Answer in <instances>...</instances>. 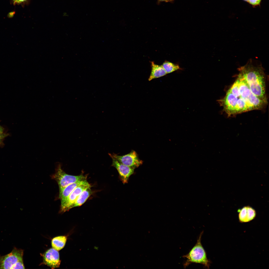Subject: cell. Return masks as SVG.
I'll list each match as a JSON object with an SVG mask.
<instances>
[{"mask_svg": "<svg viewBox=\"0 0 269 269\" xmlns=\"http://www.w3.org/2000/svg\"><path fill=\"white\" fill-rule=\"evenodd\" d=\"M238 70V75L244 79L253 94L261 99L267 101L265 76L262 65L255 66L251 60Z\"/></svg>", "mask_w": 269, "mask_h": 269, "instance_id": "obj_1", "label": "cell"}, {"mask_svg": "<svg viewBox=\"0 0 269 269\" xmlns=\"http://www.w3.org/2000/svg\"><path fill=\"white\" fill-rule=\"evenodd\" d=\"M219 102L229 116L254 110L240 93L236 80L228 90L225 97L219 100Z\"/></svg>", "mask_w": 269, "mask_h": 269, "instance_id": "obj_2", "label": "cell"}, {"mask_svg": "<svg viewBox=\"0 0 269 269\" xmlns=\"http://www.w3.org/2000/svg\"><path fill=\"white\" fill-rule=\"evenodd\" d=\"M203 233L202 231L201 233L196 244L189 253L183 256V258L186 259L183 264L185 268L192 263L201 264L205 268H209L211 262L208 259L206 251L201 242Z\"/></svg>", "mask_w": 269, "mask_h": 269, "instance_id": "obj_3", "label": "cell"}, {"mask_svg": "<svg viewBox=\"0 0 269 269\" xmlns=\"http://www.w3.org/2000/svg\"><path fill=\"white\" fill-rule=\"evenodd\" d=\"M23 250L15 247L9 253L0 255V269H24L23 257Z\"/></svg>", "mask_w": 269, "mask_h": 269, "instance_id": "obj_4", "label": "cell"}, {"mask_svg": "<svg viewBox=\"0 0 269 269\" xmlns=\"http://www.w3.org/2000/svg\"><path fill=\"white\" fill-rule=\"evenodd\" d=\"M236 80L241 94L254 110L260 109L263 108L267 101L261 99L254 95L245 80L241 77L238 75Z\"/></svg>", "mask_w": 269, "mask_h": 269, "instance_id": "obj_5", "label": "cell"}, {"mask_svg": "<svg viewBox=\"0 0 269 269\" xmlns=\"http://www.w3.org/2000/svg\"><path fill=\"white\" fill-rule=\"evenodd\" d=\"M52 178L57 182L60 191L70 184L86 180V177L82 175L75 176L68 174L62 170L60 165H59Z\"/></svg>", "mask_w": 269, "mask_h": 269, "instance_id": "obj_6", "label": "cell"}, {"mask_svg": "<svg viewBox=\"0 0 269 269\" xmlns=\"http://www.w3.org/2000/svg\"><path fill=\"white\" fill-rule=\"evenodd\" d=\"M89 187H90L91 186L86 180L75 188L64 202L61 204L60 213H64L71 208L72 206L81 193Z\"/></svg>", "mask_w": 269, "mask_h": 269, "instance_id": "obj_7", "label": "cell"}, {"mask_svg": "<svg viewBox=\"0 0 269 269\" xmlns=\"http://www.w3.org/2000/svg\"><path fill=\"white\" fill-rule=\"evenodd\" d=\"M110 156L114 158L120 163L125 165L134 168H137L142 165L143 161L140 159L137 152L132 150L128 154L119 155L115 153H109Z\"/></svg>", "mask_w": 269, "mask_h": 269, "instance_id": "obj_8", "label": "cell"}, {"mask_svg": "<svg viewBox=\"0 0 269 269\" xmlns=\"http://www.w3.org/2000/svg\"><path fill=\"white\" fill-rule=\"evenodd\" d=\"M112 158V166L117 170L123 183L124 184L127 183L129 178L134 174L135 168L124 165L116 159Z\"/></svg>", "mask_w": 269, "mask_h": 269, "instance_id": "obj_9", "label": "cell"}, {"mask_svg": "<svg viewBox=\"0 0 269 269\" xmlns=\"http://www.w3.org/2000/svg\"><path fill=\"white\" fill-rule=\"evenodd\" d=\"M43 263L52 269L59 267L61 263L58 251L52 248L48 250L43 255Z\"/></svg>", "mask_w": 269, "mask_h": 269, "instance_id": "obj_10", "label": "cell"}, {"mask_svg": "<svg viewBox=\"0 0 269 269\" xmlns=\"http://www.w3.org/2000/svg\"><path fill=\"white\" fill-rule=\"evenodd\" d=\"M239 221L241 223L250 222L254 219L257 215L255 210L249 205L244 206L237 210Z\"/></svg>", "mask_w": 269, "mask_h": 269, "instance_id": "obj_11", "label": "cell"}, {"mask_svg": "<svg viewBox=\"0 0 269 269\" xmlns=\"http://www.w3.org/2000/svg\"><path fill=\"white\" fill-rule=\"evenodd\" d=\"M84 180L79 181L70 184L60 191L59 198L61 200V204L64 202L74 189L81 184Z\"/></svg>", "mask_w": 269, "mask_h": 269, "instance_id": "obj_12", "label": "cell"}, {"mask_svg": "<svg viewBox=\"0 0 269 269\" xmlns=\"http://www.w3.org/2000/svg\"><path fill=\"white\" fill-rule=\"evenodd\" d=\"M151 71L148 79L149 81L160 77L167 74L161 65L156 64L153 61L151 62Z\"/></svg>", "mask_w": 269, "mask_h": 269, "instance_id": "obj_13", "label": "cell"}, {"mask_svg": "<svg viewBox=\"0 0 269 269\" xmlns=\"http://www.w3.org/2000/svg\"><path fill=\"white\" fill-rule=\"evenodd\" d=\"M92 194L90 187L86 189L80 194L73 205L72 208L80 206L83 204Z\"/></svg>", "mask_w": 269, "mask_h": 269, "instance_id": "obj_14", "label": "cell"}, {"mask_svg": "<svg viewBox=\"0 0 269 269\" xmlns=\"http://www.w3.org/2000/svg\"><path fill=\"white\" fill-rule=\"evenodd\" d=\"M66 236H59L55 237L52 239L51 242L52 248L59 251L64 247L67 240Z\"/></svg>", "mask_w": 269, "mask_h": 269, "instance_id": "obj_15", "label": "cell"}, {"mask_svg": "<svg viewBox=\"0 0 269 269\" xmlns=\"http://www.w3.org/2000/svg\"><path fill=\"white\" fill-rule=\"evenodd\" d=\"M167 74L173 72L178 69H181L179 65L170 62L165 61L161 65Z\"/></svg>", "mask_w": 269, "mask_h": 269, "instance_id": "obj_16", "label": "cell"}, {"mask_svg": "<svg viewBox=\"0 0 269 269\" xmlns=\"http://www.w3.org/2000/svg\"><path fill=\"white\" fill-rule=\"evenodd\" d=\"M31 0H11V2L13 5H21L24 7L25 5H28Z\"/></svg>", "mask_w": 269, "mask_h": 269, "instance_id": "obj_17", "label": "cell"}, {"mask_svg": "<svg viewBox=\"0 0 269 269\" xmlns=\"http://www.w3.org/2000/svg\"><path fill=\"white\" fill-rule=\"evenodd\" d=\"M262 0H249L248 2L253 7L260 5Z\"/></svg>", "mask_w": 269, "mask_h": 269, "instance_id": "obj_18", "label": "cell"}, {"mask_svg": "<svg viewBox=\"0 0 269 269\" xmlns=\"http://www.w3.org/2000/svg\"><path fill=\"white\" fill-rule=\"evenodd\" d=\"M174 0H158L157 2L158 3L163 1L166 2H170L172 3L173 2Z\"/></svg>", "mask_w": 269, "mask_h": 269, "instance_id": "obj_19", "label": "cell"}, {"mask_svg": "<svg viewBox=\"0 0 269 269\" xmlns=\"http://www.w3.org/2000/svg\"><path fill=\"white\" fill-rule=\"evenodd\" d=\"M3 132V128L0 126V133H2Z\"/></svg>", "mask_w": 269, "mask_h": 269, "instance_id": "obj_20", "label": "cell"}, {"mask_svg": "<svg viewBox=\"0 0 269 269\" xmlns=\"http://www.w3.org/2000/svg\"><path fill=\"white\" fill-rule=\"evenodd\" d=\"M2 134L3 133H0V140L4 137H3L4 135Z\"/></svg>", "mask_w": 269, "mask_h": 269, "instance_id": "obj_21", "label": "cell"}, {"mask_svg": "<svg viewBox=\"0 0 269 269\" xmlns=\"http://www.w3.org/2000/svg\"><path fill=\"white\" fill-rule=\"evenodd\" d=\"M243 0L244 1H246V2H248L249 0Z\"/></svg>", "mask_w": 269, "mask_h": 269, "instance_id": "obj_22", "label": "cell"}]
</instances>
